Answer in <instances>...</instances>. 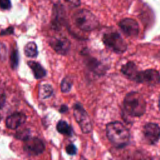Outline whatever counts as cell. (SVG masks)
Masks as SVG:
<instances>
[{
    "instance_id": "30bf717a",
    "label": "cell",
    "mask_w": 160,
    "mask_h": 160,
    "mask_svg": "<svg viewBox=\"0 0 160 160\" xmlns=\"http://www.w3.org/2000/svg\"><path fill=\"white\" fill-rule=\"evenodd\" d=\"M52 49L58 54L65 55L70 49L71 42L65 37H55L51 39L49 42Z\"/></svg>"
},
{
    "instance_id": "4fadbf2b",
    "label": "cell",
    "mask_w": 160,
    "mask_h": 160,
    "mask_svg": "<svg viewBox=\"0 0 160 160\" xmlns=\"http://www.w3.org/2000/svg\"><path fill=\"white\" fill-rule=\"evenodd\" d=\"M28 64L32 69V71L36 78L40 79L43 78L46 75L45 69L38 62L35 61H29L28 62Z\"/></svg>"
},
{
    "instance_id": "9a60e30c",
    "label": "cell",
    "mask_w": 160,
    "mask_h": 160,
    "mask_svg": "<svg viewBox=\"0 0 160 160\" xmlns=\"http://www.w3.org/2000/svg\"><path fill=\"white\" fill-rule=\"evenodd\" d=\"M24 54L29 58H34L38 55V48L34 42H29L24 47Z\"/></svg>"
},
{
    "instance_id": "52a82bcc",
    "label": "cell",
    "mask_w": 160,
    "mask_h": 160,
    "mask_svg": "<svg viewBox=\"0 0 160 160\" xmlns=\"http://www.w3.org/2000/svg\"><path fill=\"white\" fill-rule=\"evenodd\" d=\"M23 148L24 151L30 155L36 156L42 153L44 150L43 142L37 138H29L25 140Z\"/></svg>"
},
{
    "instance_id": "ac0fdd59",
    "label": "cell",
    "mask_w": 160,
    "mask_h": 160,
    "mask_svg": "<svg viewBox=\"0 0 160 160\" xmlns=\"http://www.w3.org/2000/svg\"><path fill=\"white\" fill-rule=\"evenodd\" d=\"M10 62L12 68L13 69L16 68L18 64V54L16 50L14 49L11 54Z\"/></svg>"
},
{
    "instance_id": "277c9868",
    "label": "cell",
    "mask_w": 160,
    "mask_h": 160,
    "mask_svg": "<svg viewBox=\"0 0 160 160\" xmlns=\"http://www.w3.org/2000/svg\"><path fill=\"white\" fill-rule=\"evenodd\" d=\"M102 41L108 49L116 53L122 54L127 49L126 42L116 32H109L104 34Z\"/></svg>"
},
{
    "instance_id": "7a4b0ae2",
    "label": "cell",
    "mask_w": 160,
    "mask_h": 160,
    "mask_svg": "<svg viewBox=\"0 0 160 160\" xmlns=\"http://www.w3.org/2000/svg\"><path fill=\"white\" fill-rule=\"evenodd\" d=\"M123 104L126 112L134 117L142 116L146 109V102L143 96L136 91H132L126 94Z\"/></svg>"
},
{
    "instance_id": "3957f363",
    "label": "cell",
    "mask_w": 160,
    "mask_h": 160,
    "mask_svg": "<svg viewBox=\"0 0 160 160\" xmlns=\"http://www.w3.org/2000/svg\"><path fill=\"white\" fill-rule=\"evenodd\" d=\"M75 24L80 29L90 31L96 29L99 26L97 18L90 11L83 9L75 12L72 16Z\"/></svg>"
},
{
    "instance_id": "83f0119b",
    "label": "cell",
    "mask_w": 160,
    "mask_h": 160,
    "mask_svg": "<svg viewBox=\"0 0 160 160\" xmlns=\"http://www.w3.org/2000/svg\"><path fill=\"white\" fill-rule=\"evenodd\" d=\"M109 160H111V159H109Z\"/></svg>"
},
{
    "instance_id": "44dd1931",
    "label": "cell",
    "mask_w": 160,
    "mask_h": 160,
    "mask_svg": "<svg viewBox=\"0 0 160 160\" xmlns=\"http://www.w3.org/2000/svg\"><path fill=\"white\" fill-rule=\"evenodd\" d=\"M16 137L17 138L23 139L25 141L29 138V132L27 130H24L22 131L18 132V133L16 134Z\"/></svg>"
},
{
    "instance_id": "4316f807",
    "label": "cell",
    "mask_w": 160,
    "mask_h": 160,
    "mask_svg": "<svg viewBox=\"0 0 160 160\" xmlns=\"http://www.w3.org/2000/svg\"><path fill=\"white\" fill-rule=\"evenodd\" d=\"M158 106H159V108L160 109V96L159 97V100H158Z\"/></svg>"
},
{
    "instance_id": "ba28073f",
    "label": "cell",
    "mask_w": 160,
    "mask_h": 160,
    "mask_svg": "<svg viewBox=\"0 0 160 160\" xmlns=\"http://www.w3.org/2000/svg\"><path fill=\"white\" fill-rule=\"evenodd\" d=\"M143 133L147 142L154 144L160 138V128L157 124L149 122L144 126Z\"/></svg>"
},
{
    "instance_id": "484cf974",
    "label": "cell",
    "mask_w": 160,
    "mask_h": 160,
    "mask_svg": "<svg viewBox=\"0 0 160 160\" xmlns=\"http://www.w3.org/2000/svg\"><path fill=\"white\" fill-rule=\"evenodd\" d=\"M141 160H157V159H155L154 158H146V159H142Z\"/></svg>"
},
{
    "instance_id": "603a6c76",
    "label": "cell",
    "mask_w": 160,
    "mask_h": 160,
    "mask_svg": "<svg viewBox=\"0 0 160 160\" xmlns=\"http://www.w3.org/2000/svg\"><path fill=\"white\" fill-rule=\"evenodd\" d=\"M6 101V96L5 94L0 91V109L4 106Z\"/></svg>"
},
{
    "instance_id": "6da1fadb",
    "label": "cell",
    "mask_w": 160,
    "mask_h": 160,
    "mask_svg": "<svg viewBox=\"0 0 160 160\" xmlns=\"http://www.w3.org/2000/svg\"><path fill=\"white\" fill-rule=\"evenodd\" d=\"M106 135L109 141L116 148L126 146L129 141L128 129L120 122H111L106 126Z\"/></svg>"
},
{
    "instance_id": "5b68a950",
    "label": "cell",
    "mask_w": 160,
    "mask_h": 160,
    "mask_svg": "<svg viewBox=\"0 0 160 160\" xmlns=\"http://www.w3.org/2000/svg\"><path fill=\"white\" fill-rule=\"evenodd\" d=\"M74 116L78 123L81 131L84 133H89L91 131L92 126L91 119L80 103H76L73 106Z\"/></svg>"
},
{
    "instance_id": "2e32d148",
    "label": "cell",
    "mask_w": 160,
    "mask_h": 160,
    "mask_svg": "<svg viewBox=\"0 0 160 160\" xmlns=\"http://www.w3.org/2000/svg\"><path fill=\"white\" fill-rule=\"evenodd\" d=\"M52 92L53 89L49 84H42L39 87V97L42 99H46L50 97L52 94Z\"/></svg>"
},
{
    "instance_id": "cb8c5ba5",
    "label": "cell",
    "mask_w": 160,
    "mask_h": 160,
    "mask_svg": "<svg viewBox=\"0 0 160 160\" xmlns=\"http://www.w3.org/2000/svg\"><path fill=\"white\" fill-rule=\"evenodd\" d=\"M12 31H13V28L11 27V28H9L5 29V31H2L1 32V35H4V34H6L7 33L11 34V33L12 32Z\"/></svg>"
},
{
    "instance_id": "d4e9b609",
    "label": "cell",
    "mask_w": 160,
    "mask_h": 160,
    "mask_svg": "<svg viewBox=\"0 0 160 160\" xmlns=\"http://www.w3.org/2000/svg\"><path fill=\"white\" fill-rule=\"evenodd\" d=\"M67 110H68V107H67L66 106L63 105V106H61V109H60L59 111H60V112H66Z\"/></svg>"
},
{
    "instance_id": "7c38bea8",
    "label": "cell",
    "mask_w": 160,
    "mask_h": 160,
    "mask_svg": "<svg viewBox=\"0 0 160 160\" xmlns=\"http://www.w3.org/2000/svg\"><path fill=\"white\" fill-rule=\"evenodd\" d=\"M121 70L122 74L132 81L135 80L137 74L139 72L136 65L132 61H129L122 65Z\"/></svg>"
},
{
    "instance_id": "9c48e42d",
    "label": "cell",
    "mask_w": 160,
    "mask_h": 160,
    "mask_svg": "<svg viewBox=\"0 0 160 160\" xmlns=\"http://www.w3.org/2000/svg\"><path fill=\"white\" fill-rule=\"evenodd\" d=\"M119 26L127 36L136 37L139 34V28L136 20L132 18H124L119 22Z\"/></svg>"
},
{
    "instance_id": "e0dca14e",
    "label": "cell",
    "mask_w": 160,
    "mask_h": 160,
    "mask_svg": "<svg viewBox=\"0 0 160 160\" xmlns=\"http://www.w3.org/2000/svg\"><path fill=\"white\" fill-rule=\"evenodd\" d=\"M72 84V82L70 78L68 77L64 78L61 83V91L63 92H68L71 89Z\"/></svg>"
},
{
    "instance_id": "ffe728a7",
    "label": "cell",
    "mask_w": 160,
    "mask_h": 160,
    "mask_svg": "<svg viewBox=\"0 0 160 160\" xmlns=\"http://www.w3.org/2000/svg\"><path fill=\"white\" fill-rule=\"evenodd\" d=\"M6 53H7V49L6 46L2 43H0V59L1 60H4L6 59Z\"/></svg>"
},
{
    "instance_id": "8992f818",
    "label": "cell",
    "mask_w": 160,
    "mask_h": 160,
    "mask_svg": "<svg viewBox=\"0 0 160 160\" xmlns=\"http://www.w3.org/2000/svg\"><path fill=\"white\" fill-rule=\"evenodd\" d=\"M134 81L148 85H156L160 82V73L152 69L139 71Z\"/></svg>"
},
{
    "instance_id": "d6986e66",
    "label": "cell",
    "mask_w": 160,
    "mask_h": 160,
    "mask_svg": "<svg viewBox=\"0 0 160 160\" xmlns=\"http://www.w3.org/2000/svg\"><path fill=\"white\" fill-rule=\"evenodd\" d=\"M66 151L68 154L70 155H74L77 152V148L76 147L72 144H68L66 148Z\"/></svg>"
},
{
    "instance_id": "5bb4252c",
    "label": "cell",
    "mask_w": 160,
    "mask_h": 160,
    "mask_svg": "<svg viewBox=\"0 0 160 160\" xmlns=\"http://www.w3.org/2000/svg\"><path fill=\"white\" fill-rule=\"evenodd\" d=\"M56 129L59 132L66 136H71L72 134L71 127L64 121H59L57 124Z\"/></svg>"
},
{
    "instance_id": "7402d4cb",
    "label": "cell",
    "mask_w": 160,
    "mask_h": 160,
    "mask_svg": "<svg viewBox=\"0 0 160 160\" xmlns=\"http://www.w3.org/2000/svg\"><path fill=\"white\" fill-rule=\"evenodd\" d=\"M0 8L2 9H9L11 8V2L8 0H0Z\"/></svg>"
},
{
    "instance_id": "8fae6325",
    "label": "cell",
    "mask_w": 160,
    "mask_h": 160,
    "mask_svg": "<svg viewBox=\"0 0 160 160\" xmlns=\"http://www.w3.org/2000/svg\"><path fill=\"white\" fill-rule=\"evenodd\" d=\"M26 116L24 113L17 112L8 116L6 120V126L11 129L18 128L26 121Z\"/></svg>"
}]
</instances>
